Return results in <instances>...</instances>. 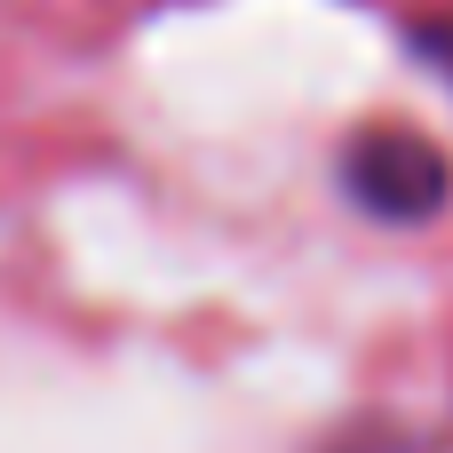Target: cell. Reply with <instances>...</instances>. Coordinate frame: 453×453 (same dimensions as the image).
I'll use <instances>...</instances> for the list:
<instances>
[{
  "instance_id": "1",
  "label": "cell",
  "mask_w": 453,
  "mask_h": 453,
  "mask_svg": "<svg viewBox=\"0 0 453 453\" xmlns=\"http://www.w3.org/2000/svg\"><path fill=\"white\" fill-rule=\"evenodd\" d=\"M334 183H342V199H350L366 223L422 231V223L446 215V199H453V159L422 135V127H406V119H374V127H358V135L342 143Z\"/></svg>"
},
{
  "instance_id": "2",
  "label": "cell",
  "mask_w": 453,
  "mask_h": 453,
  "mask_svg": "<svg viewBox=\"0 0 453 453\" xmlns=\"http://www.w3.org/2000/svg\"><path fill=\"white\" fill-rule=\"evenodd\" d=\"M414 48H422V56H430V64L453 80V16H430V24H414Z\"/></svg>"
}]
</instances>
